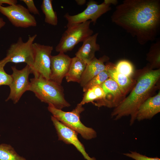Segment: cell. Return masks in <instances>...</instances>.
I'll return each instance as SVG.
<instances>
[{"mask_svg":"<svg viewBox=\"0 0 160 160\" xmlns=\"http://www.w3.org/2000/svg\"><path fill=\"white\" fill-rule=\"evenodd\" d=\"M0 160H27L20 156L10 145L0 144Z\"/></svg>","mask_w":160,"mask_h":160,"instance_id":"obj_22","label":"cell"},{"mask_svg":"<svg viewBox=\"0 0 160 160\" xmlns=\"http://www.w3.org/2000/svg\"><path fill=\"white\" fill-rule=\"evenodd\" d=\"M26 5L27 9L31 13L34 15H40L39 11L35 6L33 0H21Z\"/></svg>","mask_w":160,"mask_h":160,"instance_id":"obj_27","label":"cell"},{"mask_svg":"<svg viewBox=\"0 0 160 160\" xmlns=\"http://www.w3.org/2000/svg\"><path fill=\"white\" fill-rule=\"evenodd\" d=\"M111 18L144 45L154 40L159 32L160 1L124 0L116 6Z\"/></svg>","mask_w":160,"mask_h":160,"instance_id":"obj_1","label":"cell"},{"mask_svg":"<svg viewBox=\"0 0 160 160\" xmlns=\"http://www.w3.org/2000/svg\"><path fill=\"white\" fill-rule=\"evenodd\" d=\"M28 91L33 92L41 102L57 108L61 110L70 106L65 98L62 87L50 79L41 76L31 79Z\"/></svg>","mask_w":160,"mask_h":160,"instance_id":"obj_3","label":"cell"},{"mask_svg":"<svg viewBox=\"0 0 160 160\" xmlns=\"http://www.w3.org/2000/svg\"><path fill=\"white\" fill-rule=\"evenodd\" d=\"M127 156L130 157L135 160H160V159L156 157H150L143 155L136 151H130V153H124Z\"/></svg>","mask_w":160,"mask_h":160,"instance_id":"obj_26","label":"cell"},{"mask_svg":"<svg viewBox=\"0 0 160 160\" xmlns=\"http://www.w3.org/2000/svg\"><path fill=\"white\" fill-rule=\"evenodd\" d=\"M51 119L57 131L59 140L62 141L66 144L73 145L87 160H96L94 157H90L86 153L84 145L78 138V134L53 116H51Z\"/></svg>","mask_w":160,"mask_h":160,"instance_id":"obj_11","label":"cell"},{"mask_svg":"<svg viewBox=\"0 0 160 160\" xmlns=\"http://www.w3.org/2000/svg\"><path fill=\"white\" fill-rule=\"evenodd\" d=\"M91 22L89 20L67 27L55 47L56 51L64 53L71 51L79 42L92 35L93 31L90 27Z\"/></svg>","mask_w":160,"mask_h":160,"instance_id":"obj_6","label":"cell"},{"mask_svg":"<svg viewBox=\"0 0 160 160\" xmlns=\"http://www.w3.org/2000/svg\"><path fill=\"white\" fill-rule=\"evenodd\" d=\"M48 110L52 116L64 125L79 134L86 140L96 137L97 133L92 128L85 126L80 120V114L84 109L79 103L72 111L65 112L55 108L51 104H48Z\"/></svg>","mask_w":160,"mask_h":160,"instance_id":"obj_4","label":"cell"},{"mask_svg":"<svg viewBox=\"0 0 160 160\" xmlns=\"http://www.w3.org/2000/svg\"><path fill=\"white\" fill-rule=\"evenodd\" d=\"M71 58L64 53L52 56L50 79L61 85L69 70Z\"/></svg>","mask_w":160,"mask_h":160,"instance_id":"obj_12","label":"cell"},{"mask_svg":"<svg viewBox=\"0 0 160 160\" xmlns=\"http://www.w3.org/2000/svg\"><path fill=\"white\" fill-rule=\"evenodd\" d=\"M12 80L11 75L7 73L4 67L0 66V86L2 85L9 86Z\"/></svg>","mask_w":160,"mask_h":160,"instance_id":"obj_25","label":"cell"},{"mask_svg":"<svg viewBox=\"0 0 160 160\" xmlns=\"http://www.w3.org/2000/svg\"><path fill=\"white\" fill-rule=\"evenodd\" d=\"M105 65L109 77L113 79L117 83L123 95H126L135 84L136 81L132 77L117 72L115 70L114 65L113 63H108Z\"/></svg>","mask_w":160,"mask_h":160,"instance_id":"obj_16","label":"cell"},{"mask_svg":"<svg viewBox=\"0 0 160 160\" xmlns=\"http://www.w3.org/2000/svg\"><path fill=\"white\" fill-rule=\"evenodd\" d=\"M34 59L31 68V73L34 77L39 76L50 79L51 53L52 46L34 43Z\"/></svg>","mask_w":160,"mask_h":160,"instance_id":"obj_7","label":"cell"},{"mask_svg":"<svg viewBox=\"0 0 160 160\" xmlns=\"http://www.w3.org/2000/svg\"><path fill=\"white\" fill-rule=\"evenodd\" d=\"M160 77V68H149L138 78L135 86L129 96L115 107L111 113L115 120L130 116V125L135 120L137 111L140 105L148 98Z\"/></svg>","mask_w":160,"mask_h":160,"instance_id":"obj_2","label":"cell"},{"mask_svg":"<svg viewBox=\"0 0 160 160\" xmlns=\"http://www.w3.org/2000/svg\"><path fill=\"white\" fill-rule=\"evenodd\" d=\"M147 60L149 62V67L152 69L160 65V41L158 39L151 46L147 55Z\"/></svg>","mask_w":160,"mask_h":160,"instance_id":"obj_21","label":"cell"},{"mask_svg":"<svg viewBox=\"0 0 160 160\" xmlns=\"http://www.w3.org/2000/svg\"><path fill=\"white\" fill-rule=\"evenodd\" d=\"M98 33L89 36L83 42V44L75 54L77 57L88 64L95 57V53L100 50V45L97 43Z\"/></svg>","mask_w":160,"mask_h":160,"instance_id":"obj_14","label":"cell"},{"mask_svg":"<svg viewBox=\"0 0 160 160\" xmlns=\"http://www.w3.org/2000/svg\"><path fill=\"white\" fill-rule=\"evenodd\" d=\"M6 23L3 18L0 17V29L5 26Z\"/></svg>","mask_w":160,"mask_h":160,"instance_id":"obj_30","label":"cell"},{"mask_svg":"<svg viewBox=\"0 0 160 160\" xmlns=\"http://www.w3.org/2000/svg\"><path fill=\"white\" fill-rule=\"evenodd\" d=\"M109 78L106 69L100 72L89 81L83 88V91L85 92L94 87L100 85Z\"/></svg>","mask_w":160,"mask_h":160,"instance_id":"obj_24","label":"cell"},{"mask_svg":"<svg viewBox=\"0 0 160 160\" xmlns=\"http://www.w3.org/2000/svg\"><path fill=\"white\" fill-rule=\"evenodd\" d=\"M100 85L105 92V97L111 95L112 96L111 107H116L121 101L120 99L124 96L117 83L109 77Z\"/></svg>","mask_w":160,"mask_h":160,"instance_id":"obj_18","label":"cell"},{"mask_svg":"<svg viewBox=\"0 0 160 160\" xmlns=\"http://www.w3.org/2000/svg\"><path fill=\"white\" fill-rule=\"evenodd\" d=\"M11 68L12 71L11 75L12 80L9 86L10 93L6 101L11 100L16 104L23 93L28 91L30 84L28 77L31 71L30 67L28 65L21 70L17 69L15 66H12Z\"/></svg>","mask_w":160,"mask_h":160,"instance_id":"obj_10","label":"cell"},{"mask_svg":"<svg viewBox=\"0 0 160 160\" xmlns=\"http://www.w3.org/2000/svg\"><path fill=\"white\" fill-rule=\"evenodd\" d=\"M114 68L117 72L132 78L134 72L132 64L126 60L118 61L116 65H114Z\"/></svg>","mask_w":160,"mask_h":160,"instance_id":"obj_23","label":"cell"},{"mask_svg":"<svg viewBox=\"0 0 160 160\" xmlns=\"http://www.w3.org/2000/svg\"><path fill=\"white\" fill-rule=\"evenodd\" d=\"M0 12L16 27L26 28L37 25L35 17L21 4H17L7 7L0 6Z\"/></svg>","mask_w":160,"mask_h":160,"instance_id":"obj_9","label":"cell"},{"mask_svg":"<svg viewBox=\"0 0 160 160\" xmlns=\"http://www.w3.org/2000/svg\"><path fill=\"white\" fill-rule=\"evenodd\" d=\"M104 2L106 4L110 5L111 4L116 5L118 3V1L117 0H105Z\"/></svg>","mask_w":160,"mask_h":160,"instance_id":"obj_29","label":"cell"},{"mask_svg":"<svg viewBox=\"0 0 160 160\" xmlns=\"http://www.w3.org/2000/svg\"><path fill=\"white\" fill-rule=\"evenodd\" d=\"M87 5L86 9L77 14L72 15L68 13L65 14L64 17L68 21L67 27L89 20L95 25L99 17L111 9V5L104 1L99 4L94 1L90 0Z\"/></svg>","mask_w":160,"mask_h":160,"instance_id":"obj_8","label":"cell"},{"mask_svg":"<svg viewBox=\"0 0 160 160\" xmlns=\"http://www.w3.org/2000/svg\"><path fill=\"white\" fill-rule=\"evenodd\" d=\"M41 9L45 15V22L53 26L57 25L58 19L57 13L53 9L52 0H43Z\"/></svg>","mask_w":160,"mask_h":160,"instance_id":"obj_19","label":"cell"},{"mask_svg":"<svg viewBox=\"0 0 160 160\" xmlns=\"http://www.w3.org/2000/svg\"><path fill=\"white\" fill-rule=\"evenodd\" d=\"M85 92L82 100L79 103L82 105L89 103H93L94 101L102 100L105 96V92L100 85L92 87Z\"/></svg>","mask_w":160,"mask_h":160,"instance_id":"obj_20","label":"cell"},{"mask_svg":"<svg viewBox=\"0 0 160 160\" xmlns=\"http://www.w3.org/2000/svg\"><path fill=\"white\" fill-rule=\"evenodd\" d=\"M160 112V92L152 97H149L138 108L135 120L141 121L150 119Z\"/></svg>","mask_w":160,"mask_h":160,"instance_id":"obj_13","label":"cell"},{"mask_svg":"<svg viewBox=\"0 0 160 160\" xmlns=\"http://www.w3.org/2000/svg\"><path fill=\"white\" fill-rule=\"evenodd\" d=\"M87 64L82 60L77 57L71 58L68 71L65 76L67 81L79 83Z\"/></svg>","mask_w":160,"mask_h":160,"instance_id":"obj_17","label":"cell"},{"mask_svg":"<svg viewBox=\"0 0 160 160\" xmlns=\"http://www.w3.org/2000/svg\"><path fill=\"white\" fill-rule=\"evenodd\" d=\"M108 59L109 58L105 55L99 59L95 57L87 64L79 83L81 86L83 87L99 73L106 70V66L104 62Z\"/></svg>","mask_w":160,"mask_h":160,"instance_id":"obj_15","label":"cell"},{"mask_svg":"<svg viewBox=\"0 0 160 160\" xmlns=\"http://www.w3.org/2000/svg\"><path fill=\"white\" fill-rule=\"evenodd\" d=\"M76 2L79 5H82L85 4L86 1L85 0H76Z\"/></svg>","mask_w":160,"mask_h":160,"instance_id":"obj_31","label":"cell"},{"mask_svg":"<svg viewBox=\"0 0 160 160\" xmlns=\"http://www.w3.org/2000/svg\"><path fill=\"white\" fill-rule=\"evenodd\" d=\"M17 0H0V6H2L3 4H5L12 5L17 4Z\"/></svg>","mask_w":160,"mask_h":160,"instance_id":"obj_28","label":"cell"},{"mask_svg":"<svg viewBox=\"0 0 160 160\" xmlns=\"http://www.w3.org/2000/svg\"><path fill=\"white\" fill-rule=\"evenodd\" d=\"M37 36L36 34L29 36L25 42L23 41L21 37H19L16 42L11 44L7 51L6 56L0 60V66L4 67L9 62L24 63L31 68L34 59L33 44Z\"/></svg>","mask_w":160,"mask_h":160,"instance_id":"obj_5","label":"cell"}]
</instances>
